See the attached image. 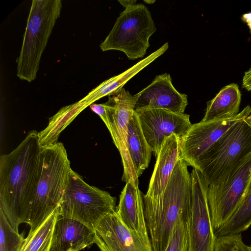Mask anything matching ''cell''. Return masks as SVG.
Masks as SVG:
<instances>
[{"instance_id": "5b68a950", "label": "cell", "mask_w": 251, "mask_h": 251, "mask_svg": "<svg viewBox=\"0 0 251 251\" xmlns=\"http://www.w3.org/2000/svg\"><path fill=\"white\" fill-rule=\"evenodd\" d=\"M62 7L61 0H33L17 58V75L30 82L36 79L42 53Z\"/></svg>"}, {"instance_id": "8fae6325", "label": "cell", "mask_w": 251, "mask_h": 251, "mask_svg": "<svg viewBox=\"0 0 251 251\" xmlns=\"http://www.w3.org/2000/svg\"><path fill=\"white\" fill-rule=\"evenodd\" d=\"M251 112V106L247 105L235 116L192 124L187 133L180 138L179 157L195 168L200 156L232 125Z\"/></svg>"}, {"instance_id": "ffe728a7", "label": "cell", "mask_w": 251, "mask_h": 251, "mask_svg": "<svg viewBox=\"0 0 251 251\" xmlns=\"http://www.w3.org/2000/svg\"><path fill=\"white\" fill-rule=\"evenodd\" d=\"M88 106V103L83 98L74 103L62 107L50 118L47 126L38 133L40 146L43 148L57 142L62 131Z\"/></svg>"}, {"instance_id": "44dd1931", "label": "cell", "mask_w": 251, "mask_h": 251, "mask_svg": "<svg viewBox=\"0 0 251 251\" xmlns=\"http://www.w3.org/2000/svg\"><path fill=\"white\" fill-rule=\"evenodd\" d=\"M127 145L130 157L139 177L148 167L152 152L134 111L128 126Z\"/></svg>"}, {"instance_id": "52a82bcc", "label": "cell", "mask_w": 251, "mask_h": 251, "mask_svg": "<svg viewBox=\"0 0 251 251\" xmlns=\"http://www.w3.org/2000/svg\"><path fill=\"white\" fill-rule=\"evenodd\" d=\"M156 31L154 22L143 4L127 7L117 18L104 40L100 45L103 51L117 50L128 59L142 58L150 46V37Z\"/></svg>"}, {"instance_id": "3957f363", "label": "cell", "mask_w": 251, "mask_h": 251, "mask_svg": "<svg viewBox=\"0 0 251 251\" xmlns=\"http://www.w3.org/2000/svg\"><path fill=\"white\" fill-rule=\"evenodd\" d=\"M41 169L30 206L27 224L34 231L59 207L72 170L67 151L61 142L41 148Z\"/></svg>"}, {"instance_id": "8992f818", "label": "cell", "mask_w": 251, "mask_h": 251, "mask_svg": "<svg viewBox=\"0 0 251 251\" xmlns=\"http://www.w3.org/2000/svg\"><path fill=\"white\" fill-rule=\"evenodd\" d=\"M116 198L86 183L71 170L59 206V216L76 220L94 230L107 215L115 211Z\"/></svg>"}, {"instance_id": "4dcf8cb0", "label": "cell", "mask_w": 251, "mask_h": 251, "mask_svg": "<svg viewBox=\"0 0 251 251\" xmlns=\"http://www.w3.org/2000/svg\"><path fill=\"white\" fill-rule=\"evenodd\" d=\"M248 251H251V246H248Z\"/></svg>"}, {"instance_id": "ba28073f", "label": "cell", "mask_w": 251, "mask_h": 251, "mask_svg": "<svg viewBox=\"0 0 251 251\" xmlns=\"http://www.w3.org/2000/svg\"><path fill=\"white\" fill-rule=\"evenodd\" d=\"M139 97L138 93L132 95L123 88L117 95L109 96L104 103L106 113L105 125L122 158L124 169L122 179L130 182L136 188H139V180L128 151L127 126L133 117Z\"/></svg>"}, {"instance_id": "9a60e30c", "label": "cell", "mask_w": 251, "mask_h": 251, "mask_svg": "<svg viewBox=\"0 0 251 251\" xmlns=\"http://www.w3.org/2000/svg\"><path fill=\"white\" fill-rule=\"evenodd\" d=\"M180 138L175 134L165 138L156 156V163L143 200L155 199L164 192L179 158Z\"/></svg>"}, {"instance_id": "4fadbf2b", "label": "cell", "mask_w": 251, "mask_h": 251, "mask_svg": "<svg viewBox=\"0 0 251 251\" xmlns=\"http://www.w3.org/2000/svg\"><path fill=\"white\" fill-rule=\"evenodd\" d=\"M95 244L100 251H152L151 245L123 224L116 211L94 229Z\"/></svg>"}, {"instance_id": "d4e9b609", "label": "cell", "mask_w": 251, "mask_h": 251, "mask_svg": "<svg viewBox=\"0 0 251 251\" xmlns=\"http://www.w3.org/2000/svg\"><path fill=\"white\" fill-rule=\"evenodd\" d=\"M190 218L181 216L177 220L165 251H188Z\"/></svg>"}, {"instance_id": "f546056e", "label": "cell", "mask_w": 251, "mask_h": 251, "mask_svg": "<svg viewBox=\"0 0 251 251\" xmlns=\"http://www.w3.org/2000/svg\"><path fill=\"white\" fill-rule=\"evenodd\" d=\"M144 1L147 4H153L155 2L154 0H144Z\"/></svg>"}, {"instance_id": "30bf717a", "label": "cell", "mask_w": 251, "mask_h": 251, "mask_svg": "<svg viewBox=\"0 0 251 251\" xmlns=\"http://www.w3.org/2000/svg\"><path fill=\"white\" fill-rule=\"evenodd\" d=\"M191 174L193 201L188 251H214L216 236L207 200L209 184L199 170L193 168Z\"/></svg>"}, {"instance_id": "7a4b0ae2", "label": "cell", "mask_w": 251, "mask_h": 251, "mask_svg": "<svg viewBox=\"0 0 251 251\" xmlns=\"http://www.w3.org/2000/svg\"><path fill=\"white\" fill-rule=\"evenodd\" d=\"M188 166L179 157L163 193L155 199L143 200L152 251H165L177 220L191 215L192 180Z\"/></svg>"}, {"instance_id": "4316f807", "label": "cell", "mask_w": 251, "mask_h": 251, "mask_svg": "<svg viewBox=\"0 0 251 251\" xmlns=\"http://www.w3.org/2000/svg\"><path fill=\"white\" fill-rule=\"evenodd\" d=\"M89 106L94 112L100 116L105 124L106 122V113L104 103L96 104L93 103Z\"/></svg>"}, {"instance_id": "cb8c5ba5", "label": "cell", "mask_w": 251, "mask_h": 251, "mask_svg": "<svg viewBox=\"0 0 251 251\" xmlns=\"http://www.w3.org/2000/svg\"><path fill=\"white\" fill-rule=\"evenodd\" d=\"M25 238L16 231L0 210V251H21Z\"/></svg>"}, {"instance_id": "484cf974", "label": "cell", "mask_w": 251, "mask_h": 251, "mask_svg": "<svg viewBox=\"0 0 251 251\" xmlns=\"http://www.w3.org/2000/svg\"><path fill=\"white\" fill-rule=\"evenodd\" d=\"M214 251H248L241 233L216 236Z\"/></svg>"}, {"instance_id": "f1b7e54d", "label": "cell", "mask_w": 251, "mask_h": 251, "mask_svg": "<svg viewBox=\"0 0 251 251\" xmlns=\"http://www.w3.org/2000/svg\"><path fill=\"white\" fill-rule=\"evenodd\" d=\"M118 1L125 8L136 4V0H118Z\"/></svg>"}, {"instance_id": "ac0fdd59", "label": "cell", "mask_w": 251, "mask_h": 251, "mask_svg": "<svg viewBox=\"0 0 251 251\" xmlns=\"http://www.w3.org/2000/svg\"><path fill=\"white\" fill-rule=\"evenodd\" d=\"M168 47V43H165L158 50L122 74L103 81L90 91L83 99L90 105L103 97L117 95L124 88V86L129 80L162 55Z\"/></svg>"}, {"instance_id": "7402d4cb", "label": "cell", "mask_w": 251, "mask_h": 251, "mask_svg": "<svg viewBox=\"0 0 251 251\" xmlns=\"http://www.w3.org/2000/svg\"><path fill=\"white\" fill-rule=\"evenodd\" d=\"M59 216L56 208L33 232H29L21 251H50L55 222Z\"/></svg>"}, {"instance_id": "9c48e42d", "label": "cell", "mask_w": 251, "mask_h": 251, "mask_svg": "<svg viewBox=\"0 0 251 251\" xmlns=\"http://www.w3.org/2000/svg\"><path fill=\"white\" fill-rule=\"evenodd\" d=\"M251 181V157L233 175L216 186L209 185L207 200L216 231L231 217L243 201Z\"/></svg>"}, {"instance_id": "5bb4252c", "label": "cell", "mask_w": 251, "mask_h": 251, "mask_svg": "<svg viewBox=\"0 0 251 251\" xmlns=\"http://www.w3.org/2000/svg\"><path fill=\"white\" fill-rule=\"evenodd\" d=\"M138 93L139 97L135 109H163L183 114L188 104L187 95L175 89L168 73L156 76L150 85Z\"/></svg>"}, {"instance_id": "83f0119b", "label": "cell", "mask_w": 251, "mask_h": 251, "mask_svg": "<svg viewBox=\"0 0 251 251\" xmlns=\"http://www.w3.org/2000/svg\"><path fill=\"white\" fill-rule=\"evenodd\" d=\"M242 86L248 91H251V68L244 73L242 79Z\"/></svg>"}, {"instance_id": "d6986e66", "label": "cell", "mask_w": 251, "mask_h": 251, "mask_svg": "<svg viewBox=\"0 0 251 251\" xmlns=\"http://www.w3.org/2000/svg\"><path fill=\"white\" fill-rule=\"evenodd\" d=\"M241 94L236 83L223 87L216 96L207 102L202 122H208L230 118L239 112Z\"/></svg>"}, {"instance_id": "e0dca14e", "label": "cell", "mask_w": 251, "mask_h": 251, "mask_svg": "<svg viewBox=\"0 0 251 251\" xmlns=\"http://www.w3.org/2000/svg\"><path fill=\"white\" fill-rule=\"evenodd\" d=\"M116 212L125 226L151 245L144 211L143 193L130 182L126 183L120 195Z\"/></svg>"}, {"instance_id": "277c9868", "label": "cell", "mask_w": 251, "mask_h": 251, "mask_svg": "<svg viewBox=\"0 0 251 251\" xmlns=\"http://www.w3.org/2000/svg\"><path fill=\"white\" fill-rule=\"evenodd\" d=\"M244 119L232 125L198 160L195 169L209 185L224 182L251 157V127Z\"/></svg>"}, {"instance_id": "6da1fadb", "label": "cell", "mask_w": 251, "mask_h": 251, "mask_svg": "<svg viewBox=\"0 0 251 251\" xmlns=\"http://www.w3.org/2000/svg\"><path fill=\"white\" fill-rule=\"evenodd\" d=\"M38 132L32 130L11 152L0 157V210L17 232L27 224L41 169Z\"/></svg>"}, {"instance_id": "1f68e13d", "label": "cell", "mask_w": 251, "mask_h": 251, "mask_svg": "<svg viewBox=\"0 0 251 251\" xmlns=\"http://www.w3.org/2000/svg\"><path fill=\"white\" fill-rule=\"evenodd\" d=\"M74 251V250H71V251Z\"/></svg>"}, {"instance_id": "603a6c76", "label": "cell", "mask_w": 251, "mask_h": 251, "mask_svg": "<svg viewBox=\"0 0 251 251\" xmlns=\"http://www.w3.org/2000/svg\"><path fill=\"white\" fill-rule=\"evenodd\" d=\"M251 225V181L245 197L230 219L215 231L216 236L241 233Z\"/></svg>"}, {"instance_id": "7c38bea8", "label": "cell", "mask_w": 251, "mask_h": 251, "mask_svg": "<svg viewBox=\"0 0 251 251\" xmlns=\"http://www.w3.org/2000/svg\"><path fill=\"white\" fill-rule=\"evenodd\" d=\"M145 138L156 157L165 137L175 134L184 136L192 124L190 115L163 109L138 108L134 110Z\"/></svg>"}, {"instance_id": "2e32d148", "label": "cell", "mask_w": 251, "mask_h": 251, "mask_svg": "<svg viewBox=\"0 0 251 251\" xmlns=\"http://www.w3.org/2000/svg\"><path fill=\"white\" fill-rule=\"evenodd\" d=\"M94 243V230L76 220L59 216L54 225L50 251H80Z\"/></svg>"}]
</instances>
